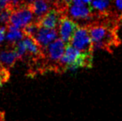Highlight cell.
Here are the masks:
<instances>
[{
	"label": "cell",
	"mask_w": 122,
	"mask_h": 121,
	"mask_svg": "<svg viewBox=\"0 0 122 121\" xmlns=\"http://www.w3.org/2000/svg\"><path fill=\"white\" fill-rule=\"evenodd\" d=\"M119 24L111 17L103 18L86 25L93 43V49L110 51L121 41L117 36Z\"/></svg>",
	"instance_id": "1"
},
{
	"label": "cell",
	"mask_w": 122,
	"mask_h": 121,
	"mask_svg": "<svg viewBox=\"0 0 122 121\" xmlns=\"http://www.w3.org/2000/svg\"><path fill=\"white\" fill-rule=\"evenodd\" d=\"M93 63V53H84L67 45L58 67L62 71H73L79 68H91Z\"/></svg>",
	"instance_id": "2"
},
{
	"label": "cell",
	"mask_w": 122,
	"mask_h": 121,
	"mask_svg": "<svg viewBox=\"0 0 122 121\" xmlns=\"http://www.w3.org/2000/svg\"><path fill=\"white\" fill-rule=\"evenodd\" d=\"M65 15L71 19L74 22L84 21L88 22L89 24L103 19L96 13L91 5L85 4L83 2L72 3V4L68 5Z\"/></svg>",
	"instance_id": "3"
},
{
	"label": "cell",
	"mask_w": 122,
	"mask_h": 121,
	"mask_svg": "<svg viewBox=\"0 0 122 121\" xmlns=\"http://www.w3.org/2000/svg\"><path fill=\"white\" fill-rule=\"evenodd\" d=\"M70 45L82 53H93V43L88 28L86 26H79L73 35Z\"/></svg>",
	"instance_id": "4"
},
{
	"label": "cell",
	"mask_w": 122,
	"mask_h": 121,
	"mask_svg": "<svg viewBox=\"0 0 122 121\" xmlns=\"http://www.w3.org/2000/svg\"><path fill=\"white\" fill-rule=\"evenodd\" d=\"M34 21L36 19L33 13L29 7V4H25L12 11L8 25L22 29L26 25Z\"/></svg>",
	"instance_id": "5"
},
{
	"label": "cell",
	"mask_w": 122,
	"mask_h": 121,
	"mask_svg": "<svg viewBox=\"0 0 122 121\" xmlns=\"http://www.w3.org/2000/svg\"><path fill=\"white\" fill-rule=\"evenodd\" d=\"M79 25L77 23L72 20L71 19L63 15L61 18L58 25V34L60 35V39L63 41L66 45H70V41L74 35L76 30L77 29Z\"/></svg>",
	"instance_id": "6"
},
{
	"label": "cell",
	"mask_w": 122,
	"mask_h": 121,
	"mask_svg": "<svg viewBox=\"0 0 122 121\" xmlns=\"http://www.w3.org/2000/svg\"><path fill=\"white\" fill-rule=\"evenodd\" d=\"M66 45L61 39H56L51 43L45 49H43L44 56L51 62L59 63L65 52Z\"/></svg>",
	"instance_id": "7"
},
{
	"label": "cell",
	"mask_w": 122,
	"mask_h": 121,
	"mask_svg": "<svg viewBox=\"0 0 122 121\" xmlns=\"http://www.w3.org/2000/svg\"><path fill=\"white\" fill-rule=\"evenodd\" d=\"M63 15V13L61 11L58 10L56 8H53L37 23L42 28L56 29L58 27L60 21Z\"/></svg>",
	"instance_id": "8"
},
{
	"label": "cell",
	"mask_w": 122,
	"mask_h": 121,
	"mask_svg": "<svg viewBox=\"0 0 122 121\" xmlns=\"http://www.w3.org/2000/svg\"><path fill=\"white\" fill-rule=\"evenodd\" d=\"M54 2L53 0H34L29 4V7L36 18V22L39 21L51 9L54 8Z\"/></svg>",
	"instance_id": "9"
},
{
	"label": "cell",
	"mask_w": 122,
	"mask_h": 121,
	"mask_svg": "<svg viewBox=\"0 0 122 121\" xmlns=\"http://www.w3.org/2000/svg\"><path fill=\"white\" fill-rule=\"evenodd\" d=\"M57 36H58V32L56 31V29H50L40 27L33 39L43 50L51 43L58 39Z\"/></svg>",
	"instance_id": "10"
},
{
	"label": "cell",
	"mask_w": 122,
	"mask_h": 121,
	"mask_svg": "<svg viewBox=\"0 0 122 121\" xmlns=\"http://www.w3.org/2000/svg\"><path fill=\"white\" fill-rule=\"evenodd\" d=\"M22 40H23L25 48H26L28 57H30L34 61H36V60L44 56L43 49L40 48V46L38 45L33 39L25 36Z\"/></svg>",
	"instance_id": "11"
},
{
	"label": "cell",
	"mask_w": 122,
	"mask_h": 121,
	"mask_svg": "<svg viewBox=\"0 0 122 121\" xmlns=\"http://www.w3.org/2000/svg\"><path fill=\"white\" fill-rule=\"evenodd\" d=\"M17 59L18 58L12 47L8 46L6 49L0 51V65L3 68L9 69L13 67Z\"/></svg>",
	"instance_id": "12"
},
{
	"label": "cell",
	"mask_w": 122,
	"mask_h": 121,
	"mask_svg": "<svg viewBox=\"0 0 122 121\" xmlns=\"http://www.w3.org/2000/svg\"><path fill=\"white\" fill-rule=\"evenodd\" d=\"M91 5L101 18L111 17V4L110 0H94Z\"/></svg>",
	"instance_id": "13"
},
{
	"label": "cell",
	"mask_w": 122,
	"mask_h": 121,
	"mask_svg": "<svg viewBox=\"0 0 122 121\" xmlns=\"http://www.w3.org/2000/svg\"><path fill=\"white\" fill-rule=\"evenodd\" d=\"M5 26L7 29L5 41L7 42L8 46L12 47L15 44H16L18 42L23 39V38L25 37V34L20 29L15 28L11 25H7Z\"/></svg>",
	"instance_id": "14"
},
{
	"label": "cell",
	"mask_w": 122,
	"mask_h": 121,
	"mask_svg": "<svg viewBox=\"0 0 122 121\" xmlns=\"http://www.w3.org/2000/svg\"><path fill=\"white\" fill-rule=\"evenodd\" d=\"M111 17L119 25L122 23V0H113Z\"/></svg>",
	"instance_id": "15"
},
{
	"label": "cell",
	"mask_w": 122,
	"mask_h": 121,
	"mask_svg": "<svg viewBox=\"0 0 122 121\" xmlns=\"http://www.w3.org/2000/svg\"><path fill=\"white\" fill-rule=\"evenodd\" d=\"M40 28V26L39 25V24H38L37 22L34 21V22H32L31 23L26 25L22 30L24 33L25 36L33 39V38L36 36V35L38 33V31H39Z\"/></svg>",
	"instance_id": "16"
},
{
	"label": "cell",
	"mask_w": 122,
	"mask_h": 121,
	"mask_svg": "<svg viewBox=\"0 0 122 121\" xmlns=\"http://www.w3.org/2000/svg\"><path fill=\"white\" fill-rule=\"evenodd\" d=\"M13 50L16 55L18 59H23L25 56H27V52H26V48L24 44L23 40H21L20 42H18L16 44L12 46Z\"/></svg>",
	"instance_id": "17"
},
{
	"label": "cell",
	"mask_w": 122,
	"mask_h": 121,
	"mask_svg": "<svg viewBox=\"0 0 122 121\" xmlns=\"http://www.w3.org/2000/svg\"><path fill=\"white\" fill-rule=\"evenodd\" d=\"M12 11L13 10L12 9L6 8L0 12V24H4L5 25L9 24Z\"/></svg>",
	"instance_id": "18"
},
{
	"label": "cell",
	"mask_w": 122,
	"mask_h": 121,
	"mask_svg": "<svg viewBox=\"0 0 122 121\" xmlns=\"http://www.w3.org/2000/svg\"><path fill=\"white\" fill-rule=\"evenodd\" d=\"M9 69L5 68H0V87L5 83V82L8 81L9 79Z\"/></svg>",
	"instance_id": "19"
},
{
	"label": "cell",
	"mask_w": 122,
	"mask_h": 121,
	"mask_svg": "<svg viewBox=\"0 0 122 121\" xmlns=\"http://www.w3.org/2000/svg\"><path fill=\"white\" fill-rule=\"evenodd\" d=\"M6 33H7V29H6V26L0 25V44H2L5 40Z\"/></svg>",
	"instance_id": "20"
},
{
	"label": "cell",
	"mask_w": 122,
	"mask_h": 121,
	"mask_svg": "<svg viewBox=\"0 0 122 121\" xmlns=\"http://www.w3.org/2000/svg\"><path fill=\"white\" fill-rule=\"evenodd\" d=\"M82 0H73V3H81Z\"/></svg>",
	"instance_id": "21"
},
{
	"label": "cell",
	"mask_w": 122,
	"mask_h": 121,
	"mask_svg": "<svg viewBox=\"0 0 122 121\" xmlns=\"http://www.w3.org/2000/svg\"><path fill=\"white\" fill-rule=\"evenodd\" d=\"M34 0H25V2H26V3H28V4H30V3H31L32 2H33Z\"/></svg>",
	"instance_id": "22"
},
{
	"label": "cell",
	"mask_w": 122,
	"mask_h": 121,
	"mask_svg": "<svg viewBox=\"0 0 122 121\" xmlns=\"http://www.w3.org/2000/svg\"><path fill=\"white\" fill-rule=\"evenodd\" d=\"M54 2H56V1H58V0H53Z\"/></svg>",
	"instance_id": "23"
}]
</instances>
